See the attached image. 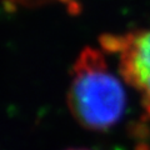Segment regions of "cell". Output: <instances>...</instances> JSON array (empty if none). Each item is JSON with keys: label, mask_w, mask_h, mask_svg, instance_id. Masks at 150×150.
<instances>
[{"label": "cell", "mask_w": 150, "mask_h": 150, "mask_svg": "<svg viewBox=\"0 0 150 150\" xmlns=\"http://www.w3.org/2000/svg\"><path fill=\"white\" fill-rule=\"evenodd\" d=\"M68 106L73 118L91 131L110 130L123 118L126 94L100 50L84 48L70 73Z\"/></svg>", "instance_id": "6da1fadb"}, {"label": "cell", "mask_w": 150, "mask_h": 150, "mask_svg": "<svg viewBox=\"0 0 150 150\" xmlns=\"http://www.w3.org/2000/svg\"><path fill=\"white\" fill-rule=\"evenodd\" d=\"M100 44L116 55L120 75L139 94L150 118V29L121 35L106 34L101 36Z\"/></svg>", "instance_id": "7a4b0ae2"}, {"label": "cell", "mask_w": 150, "mask_h": 150, "mask_svg": "<svg viewBox=\"0 0 150 150\" xmlns=\"http://www.w3.org/2000/svg\"><path fill=\"white\" fill-rule=\"evenodd\" d=\"M44 1H46V0H8L9 6H10V4L14 6H18V5H25V6L39 5V4H43ZM62 1L71 5V3H74V0H62Z\"/></svg>", "instance_id": "3957f363"}, {"label": "cell", "mask_w": 150, "mask_h": 150, "mask_svg": "<svg viewBox=\"0 0 150 150\" xmlns=\"http://www.w3.org/2000/svg\"><path fill=\"white\" fill-rule=\"evenodd\" d=\"M68 150H89V149H68Z\"/></svg>", "instance_id": "277c9868"}]
</instances>
